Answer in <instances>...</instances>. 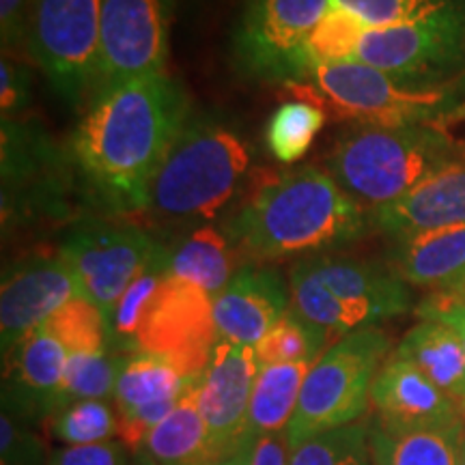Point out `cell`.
<instances>
[{
    "mask_svg": "<svg viewBox=\"0 0 465 465\" xmlns=\"http://www.w3.org/2000/svg\"><path fill=\"white\" fill-rule=\"evenodd\" d=\"M192 110L168 74L97 93L75 127L69 158L91 194L114 213L143 212Z\"/></svg>",
    "mask_w": 465,
    "mask_h": 465,
    "instance_id": "6da1fadb",
    "label": "cell"
},
{
    "mask_svg": "<svg viewBox=\"0 0 465 465\" xmlns=\"http://www.w3.org/2000/svg\"><path fill=\"white\" fill-rule=\"evenodd\" d=\"M369 229V209L315 166L265 179L224 220L226 240L250 263L328 254L362 240Z\"/></svg>",
    "mask_w": 465,
    "mask_h": 465,
    "instance_id": "7a4b0ae2",
    "label": "cell"
},
{
    "mask_svg": "<svg viewBox=\"0 0 465 465\" xmlns=\"http://www.w3.org/2000/svg\"><path fill=\"white\" fill-rule=\"evenodd\" d=\"M465 158V141L444 127H347L325 158L323 171L360 205H392Z\"/></svg>",
    "mask_w": 465,
    "mask_h": 465,
    "instance_id": "3957f363",
    "label": "cell"
},
{
    "mask_svg": "<svg viewBox=\"0 0 465 465\" xmlns=\"http://www.w3.org/2000/svg\"><path fill=\"white\" fill-rule=\"evenodd\" d=\"M295 97L325 114L356 125L444 127L465 119V75L444 84H427L362 65L358 61L312 69L287 84Z\"/></svg>",
    "mask_w": 465,
    "mask_h": 465,
    "instance_id": "277c9868",
    "label": "cell"
},
{
    "mask_svg": "<svg viewBox=\"0 0 465 465\" xmlns=\"http://www.w3.org/2000/svg\"><path fill=\"white\" fill-rule=\"evenodd\" d=\"M248 168V144L235 127L213 114L192 113L155 174L147 209L168 223L216 218Z\"/></svg>",
    "mask_w": 465,
    "mask_h": 465,
    "instance_id": "5b68a950",
    "label": "cell"
},
{
    "mask_svg": "<svg viewBox=\"0 0 465 465\" xmlns=\"http://www.w3.org/2000/svg\"><path fill=\"white\" fill-rule=\"evenodd\" d=\"M391 353V339L380 328L342 336L308 371L300 403L291 418V449L330 429L358 422L369 410L371 391Z\"/></svg>",
    "mask_w": 465,
    "mask_h": 465,
    "instance_id": "8992f818",
    "label": "cell"
},
{
    "mask_svg": "<svg viewBox=\"0 0 465 465\" xmlns=\"http://www.w3.org/2000/svg\"><path fill=\"white\" fill-rule=\"evenodd\" d=\"M104 0H35L26 26V56L69 106H86L100 72Z\"/></svg>",
    "mask_w": 465,
    "mask_h": 465,
    "instance_id": "52a82bcc",
    "label": "cell"
},
{
    "mask_svg": "<svg viewBox=\"0 0 465 465\" xmlns=\"http://www.w3.org/2000/svg\"><path fill=\"white\" fill-rule=\"evenodd\" d=\"M330 0H246L232 33V63L252 83L293 84L302 52Z\"/></svg>",
    "mask_w": 465,
    "mask_h": 465,
    "instance_id": "ba28073f",
    "label": "cell"
},
{
    "mask_svg": "<svg viewBox=\"0 0 465 465\" xmlns=\"http://www.w3.org/2000/svg\"><path fill=\"white\" fill-rule=\"evenodd\" d=\"M174 7L177 0H104L95 95L166 74Z\"/></svg>",
    "mask_w": 465,
    "mask_h": 465,
    "instance_id": "9c48e42d",
    "label": "cell"
},
{
    "mask_svg": "<svg viewBox=\"0 0 465 465\" xmlns=\"http://www.w3.org/2000/svg\"><path fill=\"white\" fill-rule=\"evenodd\" d=\"M160 243L136 224L95 220L69 231L58 254L72 267L84 298L108 317Z\"/></svg>",
    "mask_w": 465,
    "mask_h": 465,
    "instance_id": "30bf717a",
    "label": "cell"
},
{
    "mask_svg": "<svg viewBox=\"0 0 465 465\" xmlns=\"http://www.w3.org/2000/svg\"><path fill=\"white\" fill-rule=\"evenodd\" d=\"M353 61L427 84L463 78L465 14L414 25L366 28Z\"/></svg>",
    "mask_w": 465,
    "mask_h": 465,
    "instance_id": "8fae6325",
    "label": "cell"
},
{
    "mask_svg": "<svg viewBox=\"0 0 465 465\" xmlns=\"http://www.w3.org/2000/svg\"><path fill=\"white\" fill-rule=\"evenodd\" d=\"M218 341L212 295L199 284L168 274L144 312L138 351L164 358L185 377L199 380Z\"/></svg>",
    "mask_w": 465,
    "mask_h": 465,
    "instance_id": "7c38bea8",
    "label": "cell"
},
{
    "mask_svg": "<svg viewBox=\"0 0 465 465\" xmlns=\"http://www.w3.org/2000/svg\"><path fill=\"white\" fill-rule=\"evenodd\" d=\"M65 166L45 130L3 119V226L65 212Z\"/></svg>",
    "mask_w": 465,
    "mask_h": 465,
    "instance_id": "4fadbf2b",
    "label": "cell"
},
{
    "mask_svg": "<svg viewBox=\"0 0 465 465\" xmlns=\"http://www.w3.org/2000/svg\"><path fill=\"white\" fill-rule=\"evenodd\" d=\"M83 295L72 267L61 254L28 257L5 272L0 289V342L7 358L33 330L69 300Z\"/></svg>",
    "mask_w": 465,
    "mask_h": 465,
    "instance_id": "5bb4252c",
    "label": "cell"
},
{
    "mask_svg": "<svg viewBox=\"0 0 465 465\" xmlns=\"http://www.w3.org/2000/svg\"><path fill=\"white\" fill-rule=\"evenodd\" d=\"M259 369L254 347L220 339L199 377V405L220 457L254 441L248 418Z\"/></svg>",
    "mask_w": 465,
    "mask_h": 465,
    "instance_id": "9a60e30c",
    "label": "cell"
},
{
    "mask_svg": "<svg viewBox=\"0 0 465 465\" xmlns=\"http://www.w3.org/2000/svg\"><path fill=\"white\" fill-rule=\"evenodd\" d=\"M371 403L377 410V424L388 431H420L463 422L461 405L397 353L377 373Z\"/></svg>",
    "mask_w": 465,
    "mask_h": 465,
    "instance_id": "2e32d148",
    "label": "cell"
},
{
    "mask_svg": "<svg viewBox=\"0 0 465 465\" xmlns=\"http://www.w3.org/2000/svg\"><path fill=\"white\" fill-rule=\"evenodd\" d=\"M291 308L289 284L276 270L246 263L213 298L218 336L235 345L254 347Z\"/></svg>",
    "mask_w": 465,
    "mask_h": 465,
    "instance_id": "e0dca14e",
    "label": "cell"
},
{
    "mask_svg": "<svg viewBox=\"0 0 465 465\" xmlns=\"http://www.w3.org/2000/svg\"><path fill=\"white\" fill-rule=\"evenodd\" d=\"M308 259L322 282L347 304L364 323H377L405 315L411 308V291L388 265L371 263L341 254H315Z\"/></svg>",
    "mask_w": 465,
    "mask_h": 465,
    "instance_id": "ac0fdd59",
    "label": "cell"
},
{
    "mask_svg": "<svg viewBox=\"0 0 465 465\" xmlns=\"http://www.w3.org/2000/svg\"><path fill=\"white\" fill-rule=\"evenodd\" d=\"M9 356V388L5 386L3 410L31 422L54 416L69 358L63 342L45 325H39Z\"/></svg>",
    "mask_w": 465,
    "mask_h": 465,
    "instance_id": "d6986e66",
    "label": "cell"
},
{
    "mask_svg": "<svg viewBox=\"0 0 465 465\" xmlns=\"http://www.w3.org/2000/svg\"><path fill=\"white\" fill-rule=\"evenodd\" d=\"M388 267L411 287L459 289L465 282V223L391 237Z\"/></svg>",
    "mask_w": 465,
    "mask_h": 465,
    "instance_id": "ffe728a7",
    "label": "cell"
},
{
    "mask_svg": "<svg viewBox=\"0 0 465 465\" xmlns=\"http://www.w3.org/2000/svg\"><path fill=\"white\" fill-rule=\"evenodd\" d=\"M371 226L386 237L465 223V158L424 182L411 194L373 209Z\"/></svg>",
    "mask_w": 465,
    "mask_h": 465,
    "instance_id": "44dd1931",
    "label": "cell"
},
{
    "mask_svg": "<svg viewBox=\"0 0 465 465\" xmlns=\"http://www.w3.org/2000/svg\"><path fill=\"white\" fill-rule=\"evenodd\" d=\"M158 465H216L220 459L199 405V380L190 383L164 420L155 424L143 449Z\"/></svg>",
    "mask_w": 465,
    "mask_h": 465,
    "instance_id": "7402d4cb",
    "label": "cell"
},
{
    "mask_svg": "<svg viewBox=\"0 0 465 465\" xmlns=\"http://www.w3.org/2000/svg\"><path fill=\"white\" fill-rule=\"evenodd\" d=\"M394 353L418 366L441 392L465 410V351L461 339L449 323L418 319Z\"/></svg>",
    "mask_w": 465,
    "mask_h": 465,
    "instance_id": "603a6c76",
    "label": "cell"
},
{
    "mask_svg": "<svg viewBox=\"0 0 465 465\" xmlns=\"http://www.w3.org/2000/svg\"><path fill=\"white\" fill-rule=\"evenodd\" d=\"M312 364L315 362L261 366L250 401V440L287 433L291 418L298 410L302 386Z\"/></svg>",
    "mask_w": 465,
    "mask_h": 465,
    "instance_id": "cb8c5ba5",
    "label": "cell"
},
{
    "mask_svg": "<svg viewBox=\"0 0 465 465\" xmlns=\"http://www.w3.org/2000/svg\"><path fill=\"white\" fill-rule=\"evenodd\" d=\"M463 422L420 431H388L371 427L375 465H457L463 446Z\"/></svg>",
    "mask_w": 465,
    "mask_h": 465,
    "instance_id": "d4e9b609",
    "label": "cell"
},
{
    "mask_svg": "<svg viewBox=\"0 0 465 465\" xmlns=\"http://www.w3.org/2000/svg\"><path fill=\"white\" fill-rule=\"evenodd\" d=\"M235 254L223 231L213 226H199L171 246L168 274L199 284L212 298H216L237 272Z\"/></svg>",
    "mask_w": 465,
    "mask_h": 465,
    "instance_id": "484cf974",
    "label": "cell"
},
{
    "mask_svg": "<svg viewBox=\"0 0 465 465\" xmlns=\"http://www.w3.org/2000/svg\"><path fill=\"white\" fill-rule=\"evenodd\" d=\"M196 380L185 377L177 366L164 358L138 351L124 358L114 388L116 414L130 416L143 407L174 401Z\"/></svg>",
    "mask_w": 465,
    "mask_h": 465,
    "instance_id": "4316f807",
    "label": "cell"
},
{
    "mask_svg": "<svg viewBox=\"0 0 465 465\" xmlns=\"http://www.w3.org/2000/svg\"><path fill=\"white\" fill-rule=\"evenodd\" d=\"M168 259H171V246L160 243V248L155 250L147 267L127 287L121 300L116 302L113 312L106 317L108 349L116 356H130V353L138 351V330H141L151 300L155 298L162 282L166 281Z\"/></svg>",
    "mask_w": 465,
    "mask_h": 465,
    "instance_id": "83f0119b",
    "label": "cell"
},
{
    "mask_svg": "<svg viewBox=\"0 0 465 465\" xmlns=\"http://www.w3.org/2000/svg\"><path fill=\"white\" fill-rule=\"evenodd\" d=\"M289 293L291 308L308 323L317 325L328 332L332 339L362 330L364 323L347 304L336 298V295L322 282L315 274L308 259H300L289 272Z\"/></svg>",
    "mask_w": 465,
    "mask_h": 465,
    "instance_id": "f1b7e54d",
    "label": "cell"
},
{
    "mask_svg": "<svg viewBox=\"0 0 465 465\" xmlns=\"http://www.w3.org/2000/svg\"><path fill=\"white\" fill-rule=\"evenodd\" d=\"M332 341L325 330L308 323L293 308L278 319L274 328L254 345L259 366L317 362Z\"/></svg>",
    "mask_w": 465,
    "mask_h": 465,
    "instance_id": "f546056e",
    "label": "cell"
},
{
    "mask_svg": "<svg viewBox=\"0 0 465 465\" xmlns=\"http://www.w3.org/2000/svg\"><path fill=\"white\" fill-rule=\"evenodd\" d=\"M364 31V25L356 15L330 0L325 15L308 37L304 52H302V78H306L317 67L353 61Z\"/></svg>",
    "mask_w": 465,
    "mask_h": 465,
    "instance_id": "4dcf8cb0",
    "label": "cell"
},
{
    "mask_svg": "<svg viewBox=\"0 0 465 465\" xmlns=\"http://www.w3.org/2000/svg\"><path fill=\"white\" fill-rule=\"evenodd\" d=\"M325 116L328 114L311 102H284L265 125V144L270 153L282 164H293L304 158L322 132Z\"/></svg>",
    "mask_w": 465,
    "mask_h": 465,
    "instance_id": "1f68e13d",
    "label": "cell"
},
{
    "mask_svg": "<svg viewBox=\"0 0 465 465\" xmlns=\"http://www.w3.org/2000/svg\"><path fill=\"white\" fill-rule=\"evenodd\" d=\"M289 465H375L369 424L330 429L291 449Z\"/></svg>",
    "mask_w": 465,
    "mask_h": 465,
    "instance_id": "d6a6232c",
    "label": "cell"
},
{
    "mask_svg": "<svg viewBox=\"0 0 465 465\" xmlns=\"http://www.w3.org/2000/svg\"><path fill=\"white\" fill-rule=\"evenodd\" d=\"M362 22L364 28H388L465 14V0H332Z\"/></svg>",
    "mask_w": 465,
    "mask_h": 465,
    "instance_id": "836d02e7",
    "label": "cell"
},
{
    "mask_svg": "<svg viewBox=\"0 0 465 465\" xmlns=\"http://www.w3.org/2000/svg\"><path fill=\"white\" fill-rule=\"evenodd\" d=\"M124 358L125 356H116L113 351L69 353L58 410L75 401H106L114 397L116 377H119Z\"/></svg>",
    "mask_w": 465,
    "mask_h": 465,
    "instance_id": "e575fe53",
    "label": "cell"
},
{
    "mask_svg": "<svg viewBox=\"0 0 465 465\" xmlns=\"http://www.w3.org/2000/svg\"><path fill=\"white\" fill-rule=\"evenodd\" d=\"M44 325L63 342L67 353L110 351L106 315L84 295L69 300Z\"/></svg>",
    "mask_w": 465,
    "mask_h": 465,
    "instance_id": "d590c367",
    "label": "cell"
},
{
    "mask_svg": "<svg viewBox=\"0 0 465 465\" xmlns=\"http://www.w3.org/2000/svg\"><path fill=\"white\" fill-rule=\"evenodd\" d=\"M50 429L67 446L104 444L119 435V414L106 401H75L52 416Z\"/></svg>",
    "mask_w": 465,
    "mask_h": 465,
    "instance_id": "8d00e7d4",
    "label": "cell"
},
{
    "mask_svg": "<svg viewBox=\"0 0 465 465\" xmlns=\"http://www.w3.org/2000/svg\"><path fill=\"white\" fill-rule=\"evenodd\" d=\"M0 463L48 465L44 441L35 433L31 420L3 410L0 416Z\"/></svg>",
    "mask_w": 465,
    "mask_h": 465,
    "instance_id": "74e56055",
    "label": "cell"
},
{
    "mask_svg": "<svg viewBox=\"0 0 465 465\" xmlns=\"http://www.w3.org/2000/svg\"><path fill=\"white\" fill-rule=\"evenodd\" d=\"M31 74L17 58L3 54L0 65V113L3 119H20L31 104Z\"/></svg>",
    "mask_w": 465,
    "mask_h": 465,
    "instance_id": "f35d334b",
    "label": "cell"
},
{
    "mask_svg": "<svg viewBox=\"0 0 465 465\" xmlns=\"http://www.w3.org/2000/svg\"><path fill=\"white\" fill-rule=\"evenodd\" d=\"M35 0H0V39L3 54L26 58V26Z\"/></svg>",
    "mask_w": 465,
    "mask_h": 465,
    "instance_id": "ab89813d",
    "label": "cell"
},
{
    "mask_svg": "<svg viewBox=\"0 0 465 465\" xmlns=\"http://www.w3.org/2000/svg\"><path fill=\"white\" fill-rule=\"evenodd\" d=\"M127 449L121 441L110 440L104 444L67 446L52 452L48 465H130Z\"/></svg>",
    "mask_w": 465,
    "mask_h": 465,
    "instance_id": "60d3db41",
    "label": "cell"
},
{
    "mask_svg": "<svg viewBox=\"0 0 465 465\" xmlns=\"http://www.w3.org/2000/svg\"><path fill=\"white\" fill-rule=\"evenodd\" d=\"M418 319H438L459 334L465 351V295L459 291H435L418 306Z\"/></svg>",
    "mask_w": 465,
    "mask_h": 465,
    "instance_id": "b9f144b4",
    "label": "cell"
},
{
    "mask_svg": "<svg viewBox=\"0 0 465 465\" xmlns=\"http://www.w3.org/2000/svg\"><path fill=\"white\" fill-rule=\"evenodd\" d=\"M291 444L287 433L263 435L252 441L250 465H289Z\"/></svg>",
    "mask_w": 465,
    "mask_h": 465,
    "instance_id": "7bdbcfd3",
    "label": "cell"
},
{
    "mask_svg": "<svg viewBox=\"0 0 465 465\" xmlns=\"http://www.w3.org/2000/svg\"><path fill=\"white\" fill-rule=\"evenodd\" d=\"M250 457H252V441H246L240 449L224 455L216 465H250Z\"/></svg>",
    "mask_w": 465,
    "mask_h": 465,
    "instance_id": "ee69618b",
    "label": "cell"
},
{
    "mask_svg": "<svg viewBox=\"0 0 465 465\" xmlns=\"http://www.w3.org/2000/svg\"><path fill=\"white\" fill-rule=\"evenodd\" d=\"M130 465H158V463H155L153 459H149L144 452H134V459Z\"/></svg>",
    "mask_w": 465,
    "mask_h": 465,
    "instance_id": "f6af8a7d",
    "label": "cell"
},
{
    "mask_svg": "<svg viewBox=\"0 0 465 465\" xmlns=\"http://www.w3.org/2000/svg\"><path fill=\"white\" fill-rule=\"evenodd\" d=\"M457 465H465V440H463V446H461V455H459V461Z\"/></svg>",
    "mask_w": 465,
    "mask_h": 465,
    "instance_id": "bcb514c9",
    "label": "cell"
},
{
    "mask_svg": "<svg viewBox=\"0 0 465 465\" xmlns=\"http://www.w3.org/2000/svg\"><path fill=\"white\" fill-rule=\"evenodd\" d=\"M455 291H459V293H463V295H465V282H463L461 287H459V289H455Z\"/></svg>",
    "mask_w": 465,
    "mask_h": 465,
    "instance_id": "7dc6e473",
    "label": "cell"
}]
</instances>
